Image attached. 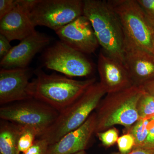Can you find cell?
I'll return each mask as SVG.
<instances>
[{
	"label": "cell",
	"instance_id": "cell-23",
	"mask_svg": "<svg viewBox=\"0 0 154 154\" xmlns=\"http://www.w3.org/2000/svg\"><path fill=\"white\" fill-rule=\"evenodd\" d=\"M49 145L44 139L38 138L27 151L22 154H46Z\"/></svg>",
	"mask_w": 154,
	"mask_h": 154
},
{
	"label": "cell",
	"instance_id": "cell-13",
	"mask_svg": "<svg viewBox=\"0 0 154 154\" xmlns=\"http://www.w3.org/2000/svg\"><path fill=\"white\" fill-rule=\"evenodd\" d=\"M99 82L106 94L123 91L133 86L124 65L101 51L98 61Z\"/></svg>",
	"mask_w": 154,
	"mask_h": 154
},
{
	"label": "cell",
	"instance_id": "cell-4",
	"mask_svg": "<svg viewBox=\"0 0 154 154\" xmlns=\"http://www.w3.org/2000/svg\"><path fill=\"white\" fill-rule=\"evenodd\" d=\"M106 94L100 82L94 83L72 104L59 112L54 123L38 138L44 139L51 145L77 129L85 122Z\"/></svg>",
	"mask_w": 154,
	"mask_h": 154
},
{
	"label": "cell",
	"instance_id": "cell-5",
	"mask_svg": "<svg viewBox=\"0 0 154 154\" xmlns=\"http://www.w3.org/2000/svg\"><path fill=\"white\" fill-rule=\"evenodd\" d=\"M118 17L125 42L154 54L153 29L137 0H108Z\"/></svg>",
	"mask_w": 154,
	"mask_h": 154
},
{
	"label": "cell",
	"instance_id": "cell-6",
	"mask_svg": "<svg viewBox=\"0 0 154 154\" xmlns=\"http://www.w3.org/2000/svg\"><path fill=\"white\" fill-rule=\"evenodd\" d=\"M59 114L54 108L33 98L3 105L0 108L1 119L33 127L39 132L38 138L52 125Z\"/></svg>",
	"mask_w": 154,
	"mask_h": 154
},
{
	"label": "cell",
	"instance_id": "cell-30",
	"mask_svg": "<svg viewBox=\"0 0 154 154\" xmlns=\"http://www.w3.org/2000/svg\"><path fill=\"white\" fill-rule=\"evenodd\" d=\"M74 154H87V153H86L85 150H83V151H81L78 152L76 153H75Z\"/></svg>",
	"mask_w": 154,
	"mask_h": 154
},
{
	"label": "cell",
	"instance_id": "cell-1",
	"mask_svg": "<svg viewBox=\"0 0 154 154\" xmlns=\"http://www.w3.org/2000/svg\"><path fill=\"white\" fill-rule=\"evenodd\" d=\"M36 78L30 82L28 94L31 98L43 102L60 112L79 99L92 85L95 78L72 79L66 76L48 75L36 69Z\"/></svg>",
	"mask_w": 154,
	"mask_h": 154
},
{
	"label": "cell",
	"instance_id": "cell-17",
	"mask_svg": "<svg viewBox=\"0 0 154 154\" xmlns=\"http://www.w3.org/2000/svg\"><path fill=\"white\" fill-rule=\"evenodd\" d=\"M39 136V132L33 127L21 125L18 140V148L20 153L25 152L33 145L36 138Z\"/></svg>",
	"mask_w": 154,
	"mask_h": 154
},
{
	"label": "cell",
	"instance_id": "cell-3",
	"mask_svg": "<svg viewBox=\"0 0 154 154\" xmlns=\"http://www.w3.org/2000/svg\"><path fill=\"white\" fill-rule=\"evenodd\" d=\"M142 86L106 94L97 107L95 133L103 132L116 125L128 130L140 119L137 105L144 92Z\"/></svg>",
	"mask_w": 154,
	"mask_h": 154
},
{
	"label": "cell",
	"instance_id": "cell-2",
	"mask_svg": "<svg viewBox=\"0 0 154 154\" xmlns=\"http://www.w3.org/2000/svg\"><path fill=\"white\" fill-rule=\"evenodd\" d=\"M83 15L91 22L104 52L123 64L124 32L118 17L107 1H83Z\"/></svg>",
	"mask_w": 154,
	"mask_h": 154
},
{
	"label": "cell",
	"instance_id": "cell-7",
	"mask_svg": "<svg viewBox=\"0 0 154 154\" xmlns=\"http://www.w3.org/2000/svg\"><path fill=\"white\" fill-rule=\"evenodd\" d=\"M83 15V1L39 0L30 12L35 27L45 26L55 31Z\"/></svg>",
	"mask_w": 154,
	"mask_h": 154
},
{
	"label": "cell",
	"instance_id": "cell-19",
	"mask_svg": "<svg viewBox=\"0 0 154 154\" xmlns=\"http://www.w3.org/2000/svg\"><path fill=\"white\" fill-rule=\"evenodd\" d=\"M137 110L140 119H151L154 116V98L144 91L138 102Z\"/></svg>",
	"mask_w": 154,
	"mask_h": 154
},
{
	"label": "cell",
	"instance_id": "cell-22",
	"mask_svg": "<svg viewBox=\"0 0 154 154\" xmlns=\"http://www.w3.org/2000/svg\"><path fill=\"white\" fill-rule=\"evenodd\" d=\"M151 27L154 29V0H137Z\"/></svg>",
	"mask_w": 154,
	"mask_h": 154
},
{
	"label": "cell",
	"instance_id": "cell-8",
	"mask_svg": "<svg viewBox=\"0 0 154 154\" xmlns=\"http://www.w3.org/2000/svg\"><path fill=\"white\" fill-rule=\"evenodd\" d=\"M42 60L47 69L69 78L88 76L94 71L93 64L84 54L60 40L48 48Z\"/></svg>",
	"mask_w": 154,
	"mask_h": 154
},
{
	"label": "cell",
	"instance_id": "cell-21",
	"mask_svg": "<svg viewBox=\"0 0 154 154\" xmlns=\"http://www.w3.org/2000/svg\"><path fill=\"white\" fill-rule=\"evenodd\" d=\"M119 152L121 154H127L131 151L134 146V138L129 132L118 138L117 141Z\"/></svg>",
	"mask_w": 154,
	"mask_h": 154
},
{
	"label": "cell",
	"instance_id": "cell-9",
	"mask_svg": "<svg viewBox=\"0 0 154 154\" xmlns=\"http://www.w3.org/2000/svg\"><path fill=\"white\" fill-rule=\"evenodd\" d=\"M54 31L61 41L83 54L93 53L99 45L91 22L84 15Z\"/></svg>",
	"mask_w": 154,
	"mask_h": 154
},
{
	"label": "cell",
	"instance_id": "cell-11",
	"mask_svg": "<svg viewBox=\"0 0 154 154\" xmlns=\"http://www.w3.org/2000/svg\"><path fill=\"white\" fill-rule=\"evenodd\" d=\"M123 65L133 85L142 86L154 78V54L127 42Z\"/></svg>",
	"mask_w": 154,
	"mask_h": 154
},
{
	"label": "cell",
	"instance_id": "cell-15",
	"mask_svg": "<svg viewBox=\"0 0 154 154\" xmlns=\"http://www.w3.org/2000/svg\"><path fill=\"white\" fill-rule=\"evenodd\" d=\"M30 14L17 5L0 19V34L11 41H20L36 32Z\"/></svg>",
	"mask_w": 154,
	"mask_h": 154
},
{
	"label": "cell",
	"instance_id": "cell-18",
	"mask_svg": "<svg viewBox=\"0 0 154 154\" xmlns=\"http://www.w3.org/2000/svg\"><path fill=\"white\" fill-rule=\"evenodd\" d=\"M150 121V119H140L128 130L127 132L132 134L134 138L133 149L140 148L143 145L148 135Z\"/></svg>",
	"mask_w": 154,
	"mask_h": 154
},
{
	"label": "cell",
	"instance_id": "cell-28",
	"mask_svg": "<svg viewBox=\"0 0 154 154\" xmlns=\"http://www.w3.org/2000/svg\"><path fill=\"white\" fill-rule=\"evenodd\" d=\"M110 154H121L119 152H114ZM127 154H154V150L143 148L133 149L131 152Z\"/></svg>",
	"mask_w": 154,
	"mask_h": 154
},
{
	"label": "cell",
	"instance_id": "cell-10",
	"mask_svg": "<svg viewBox=\"0 0 154 154\" xmlns=\"http://www.w3.org/2000/svg\"><path fill=\"white\" fill-rule=\"evenodd\" d=\"M32 73L29 68L4 69L0 71V105L32 99L28 88Z\"/></svg>",
	"mask_w": 154,
	"mask_h": 154
},
{
	"label": "cell",
	"instance_id": "cell-16",
	"mask_svg": "<svg viewBox=\"0 0 154 154\" xmlns=\"http://www.w3.org/2000/svg\"><path fill=\"white\" fill-rule=\"evenodd\" d=\"M21 125L5 120L0 123V154H21L18 148Z\"/></svg>",
	"mask_w": 154,
	"mask_h": 154
},
{
	"label": "cell",
	"instance_id": "cell-27",
	"mask_svg": "<svg viewBox=\"0 0 154 154\" xmlns=\"http://www.w3.org/2000/svg\"><path fill=\"white\" fill-rule=\"evenodd\" d=\"M39 0H16L17 5L20 6L29 14Z\"/></svg>",
	"mask_w": 154,
	"mask_h": 154
},
{
	"label": "cell",
	"instance_id": "cell-24",
	"mask_svg": "<svg viewBox=\"0 0 154 154\" xmlns=\"http://www.w3.org/2000/svg\"><path fill=\"white\" fill-rule=\"evenodd\" d=\"M16 6V0H1L0 19L14 10Z\"/></svg>",
	"mask_w": 154,
	"mask_h": 154
},
{
	"label": "cell",
	"instance_id": "cell-29",
	"mask_svg": "<svg viewBox=\"0 0 154 154\" xmlns=\"http://www.w3.org/2000/svg\"><path fill=\"white\" fill-rule=\"evenodd\" d=\"M142 86L146 92L154 98V78L146 82Z\"/></svg>",
	"mask_w": 154,
	"mask_h": 154
},
{
	"label": "cell",
	"instance_id": "cell-12",
	"mask_svg": "<svg viewBox=\"0 0 154 154\" xmlns=\"http://www.w3.org/2000/svg\"><path fill=\"white\" fill-rule=\"evenodd\" d=\"M50 37L36 31L12 47L1 59L0 65L4 69L26 68L38 52L49 45Z\"/></svg>",
	"mask_w": 154,
	"mask_h": 154
},
{
	"label": "cell",
	"instance_id": "cell-14",
	"mask_svg": "<svg viewBox=\"0 0 154 154\" xmlns=\"http://www.w3.org/2000/svg\"><path fill=\"white\" fill-rule=\"evenodd\" d=\"M96 123V113L93 112L82 126L50 145L46 154H74L85 150L95 133Z\"/></svg>",
	"mask_w": 154,
	"mask_h": 154
},
{
	"label": "cell",
	"instance_id": "cell-25",
	"mask_svg": "<svg viewBox=\"0 0 154 154\" xmlns=\"http://www.w3.org/2000/svg\"><path fill=\"white\" fill-rule=\"evenodd\" d=\"M140 148L154 150V119H150L148 135L143 145Z\"/></svg>",
	"mask_w": 154,
	"mask_h": 154
},
{
	"label": "cell",
	"instance_id": "cell-20",
	"mask_svg": "<svg viewBox=\"0 0 154 154\" xmlns=\"http://www.w3.org/2000/svg\"><path fill=\"white\" fill-rule=\"evenodd\" d=\"M96 134L102 144L106 147L113 146L117 142L119 137L118 131L115 128H111L103 132L97 133Z\"/></svg>",
	"mask_w": 154,
	"mask_h": 154
},
{
	"label": "cell",
	"instance_id": "cell-26",
	"mask_svg": "<svg viewBox=\"0 0 154 154\" xmlns=\"http://www.w3.org/2000/svg\"><path fill=\"white\" fill-rule=\"evenodd\" d=\"M11 41L8 38L0 34V57L1 59L7 55L12 49V46L10 44Z\"/></svg>",
	"mask_w": 154,
	"mask_h": 154
},
{
	"label": "cell",
	"instance_id": "cell-31",
	"mask_svg": "<svg viewBox=\"0 0 154 154\" xmlns=\"http://www.w3.org/2000/svg\"><path fill=\"white\" fill-rule=\"evenodd\" d=\"M153 47L154 49V29H153Z\"/></svg>",
	"mask_w": 154,
	"mask_h": 154
}]
</instances>
